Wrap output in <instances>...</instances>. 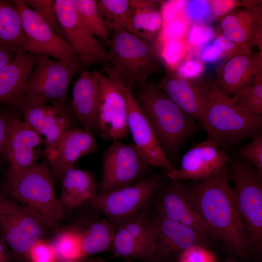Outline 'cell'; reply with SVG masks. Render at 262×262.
Masks as SVG:
<instances>
[{"label": "cell", "instance_id": "34", "mask_svg": "<svg viewBox=\"0 0 262 262\" xmlns=\"http://www.w3.org/2000/svg\"><path fill=\"white\" fill-rule=\"evenodd\" d=\"M97 4L105 24L114 23L124 28L130 12V0H100Z\"/></svg>", "mask_w": 262, "mask_h": 262}, {"label": "cell", "instance_id": "3", "mask_svg": "<svg viewBox=\"0 0 262 262\" xmlns=\"http://www.w3.org/2000/svg\"><path fill=\"white\" fill-rule=\"evenodd\" d=\"M4 191L1 195L19 203L48 227L57 230L64 212L56 196L54 177L47 161L22 170L8 164Z\"/></svg>", "mask_w": 262, "mask_h": 262}, {"label": "cell", "instance_id": "10", "mask_svg": "<svg viewBox=\"0 0 262 262\" xmlns=\"http://www.w3.org/2000/svg\"><path fill=\"white\" fill-rule=\"evenodd\" d=\"M11 0L20 15L26 51L47 57L52 56L57 60L80 67L79 57L67 41L56 34L24 0Z\"/></svg>", "mask_w": 262, "mask_h": 262}, {"label": "cell", "instance_id": "32", "mask_svg": "<svg viewBox=\"0 0 262 262\" xmlns=\"http://www.w3.org/2000/svg\"><path fill=\"white\" fill-rule=\"evenodd\" d=\"M77 14L85 27L95 36L104 41L109 36V32L102 18L98 8L97 0H71Z\"/></svg>", "mask_w": 262, "mask_h": 262}, {"label": "cell", "instance_id": "51", "mask_svg": "<svg viewBox=\"0 0 262 262\" xmlns=\"http://www.w3.org/2000/svg\"><path fill=\"white\" fill-rule=\"evenodd\" d=\"M225 262H238V261L232 257H229L226 259Z\"/></svg>", "mask_w": 262, "mask_h": 262}, {"label": "cell", "instance_id": "42", "mask_svg": "<svg viewBox=\"0 0 262 262\" xmlns=\"http://www.w3.org/2000/svg\"><path fill=\"white\" fill-rule=\"evenodd\" d=\"M32 262H58L51 243L42 239L38 240L30 249L28 255Z\"/></svg>", "mask_w": 262, "mask_h": 262}, {"label": "cell", "instance_id": "16", "mask_svg": "<svg viewBox=\"0 0 262 262\" xmlns=\"http://www.w3.org/2000/svg\"><path fill=\"white\" fill-rule=\"evenodd\" d=\"M98 149L92 132L70 128L52 145L45 148L44 155L54 178L61 181L66 172L74 167L79 159Z\"/></svg>", "mask_w": 262, "mask_h": 262}, {"label": "cell", "instance_id": "28", "mask_svg": "<svg viewBox=\"0 0 262 262\" xmlns=\"http://www.w3.org/2000/svg\"><path fill=\"white\" fill-rule=\"evenodd\" d=\"M59 201L64 213L78 208L98 193L94 174L90 171L72 168L62 179Z\"/></svg>", "mask_w": 262, "mask_h": 262}, {"label": "cell", "instance_id": "44", "mask_svg": "<svg viewBox=\"0 0 262 262\" xmlns=\"http://www.w3.org/2000/svg\"><path fill=\"white\" fill-rule=\"evenodd\" d=\"M205 64L199 59H192L190 56L182 60L174 70L181 78L195 80L199 78L204 71Z\"/></svg>", "mask_w": 262, "mask_h": 262}, {"label": "cell", "instance_id": "4", "mask_svg": "<svg viewBox=\"0 0 262 262\" xmlns=\"http://www.w3.org/2000/svg\"><path fill=\"white\" fill-rule=\"evenodd\" d=\"M112 33L104 41L108 47L104 67L109 76L116 78L131 90L136 84L148 82L153 74L163 71L160 60L150 43L114 23L106 24Z\"/></svg>", "mask_w": 262, "mask_h": 262}, {"label": "cell", "instance_id": "17", "mask_svg": "<svg viewBox=\"0 0 262 262\" xmlns=\"http://www.w3.org/2000/svg\"><path fill=\"white\" fill-rule=\"evenodd\" d=\"M229 159L211 140L193 146L183 156L179 169L169 178L179 181L211 179L227 165Z\"/></svg>", "mask_w": 262, "mask_h": 262}, {"label": "cell", "instance_id": "40", "mask_svg": "<svg viewBox=\"0 0 262 262\" xmlns=\"http://www.w3.org/2000/svg\"><path fill=\"white\" fill-rule=\"evenodd\" d=\"M190 26V23L181 12L174 19L164 25L161 33L162 43L185 39Z\"/></svg>", "mask_w": 262, "mask_h": 262}, {"label": "cell", "instance_id": "25", "mask_svg": "<svg viewBox=\"0 0 262 262\" xmlns=\"http://www.w3.org/2000/svg\"><path fill=\"white\" fill-rule=\"evenodd\" d=\"M22 114L24 121L43 138L45 148L52 145L70 128V118L66 104L27 105Z\"/></svg>", "mask_w": 262, "mask_h": 262}, {"label": "cell", "instance_id": "5", "mask_svg": "<svg viewBox=\"0 0 262 262\" xmlns=\"http://www.w3.org/2000/svg\"><path fill=\"white\" fill-rule=\"evenodd\" d=\"M135 99L168 159L198 130L196 121L152 82L140 85Z\"/></svg>", "mask_w": 262, "mask_h": 262}, {"label": "cell", "instance_id": "29", "mask_svg": "<svg viewBox=\"0 0 262 262\" xmlns=\"http://www.w3.org/2000/svg\"><path fill=\"white\" fill-rule=\"evenodd\" d=\"M24 43V33L16 5L11 0H0V44L26 51Z\"/></svg>", "mask_w": 262, "mask_h": 262}, {"label": "cell", "instance_id": "1", "mask_svg": "<svg viewBox=\"0 0 262 262\" xmlns=\"http://www.w3.org/2000/svg\"><path fill=\"white\" fill-rule=\"evenodd\" d=\"M186 186L190 205L214 239L221 241L231 254L248 261L257 251L235 202L227 165L213 177Z\"/></svg>", "mask_w": 262, "mask_h": 262}, {"label": "cell", "instance_id": "50", "mask_svg": "<svg viewBox=\"0 0 262 262\" xmlns=\"http://www.w3.org/2000/svg\"><path fill=\"white\" fill-rule=\"evenodd\" d=\"M59 262H102L101 260H97L94 259H91L85 261H62Z\"/></svg>", "mask_w": 262, "mask_h": 262}, {"label": "cell", "instance_id": "33", "mask_svg": "<svg viewBox=\"0 0 262 262\" xmlns=\"http://www.w3.org/2000/svg\"><path fill=\"white\" fill-rule=\"evenodd\" d=\"M58 262L81 261L85 257L82 244L81 232L73 229L59 232L51 243Z\"/></svg>", "mask_w": 262, "mask_h": 262}, {"label": "cell", "instance_id": "26", "mask_svg": "<svg viewBox=\"0 0 262 262\" xmlns=\"http://www.w3.org/2000/svg\"><path fill=\"white\" fill-rule=\"evenodd\" d=\"M158 87L181 110L202 127L201 99L195 80L181 78L174 70L169 69Z\"/></svg>", "mask_w": 262, "mask_h": 262}, {"label": "cell", "instance_id": "2", "mask_svg": "<svg viewBox=\"0 0 262 262\" xmlns=\"http://www.w3.org/2000/svg\"><path fill=\"white\" fill-rule=\"evenodd\" d=\"M195 81L201 97L202 127L207 131L210 140L217 145L230 146L260 135L262 115L248 113L237 107L212 77H201Z\"/></svg>", "mask_w": 262, "mask_h": 262}, {"label": "cell", "instance_id": "27", "mask_svg": "<svg viewBox=\"0 0 262 262\" xmlns=\"http://www.w3.org/2000/svg\"><path fill=\"white\" fill-rule=\"evenodd\" d=\"M130 12L124 29L150 43L164 26L159 1L130 0Z\"/></svg>", "mask_w": 262, "mask_h": 262}, {"label": "cell", "instance_id": "37", "mask_svg": "<svg viewBox=\"0 0 262 262\" xmlns=\"http://www.w3.org/2000/svg\"><path fill=\"white\" fill-rule=\"evenodd\" d=\"M24 0L28 6L36 13L56 34L66 41L56 13L55 0Z\"/></svg>", "mask_w": 262, "mask_h": 262}, {"label": "cell", "instance_id": "13", "mask_svg": "<svg viewBox=\"0 0 262 262\" xmlns=\"http://www.w3.org/2000/svg\"><path fill=\"white\" fill-rule=\"evenodd\" d=\"M149 207L121 225L111 246L115 257L129 260L155 261L156 229Z\"/></svg>", "mask_w": 262, "mask_h": 262}, {"label": "cell", "instance_id": "48", "mask_svg": "<svg viewBox=\"0 0 262 262\" xmlns=\"http://www.w3.org/2000/svg\"><path fill=\"white\" fill-rule=\"evenodd\" d=\"M21 52L0 44V70Z\"/></svg>", "mask_w": 262, "mask_h": 262}, {"label": "cell", "instance_id": "8", "mask_svg": "<svg viewBox=\"0 0 262 262\" xmlns=\"http://www.w3.org/2000/svg\"><path fill=\"white\" fill-rule=\"evenodd\" d=\"M233 194L246 229L257 251L262 247V176L244 158L230 166Z\"/></svg>", "mask_w": 262, "mask_h": 262}, {"label": "cell", "instance_id": "46", "mask_svg": "<svg viewBox=\"0 0 262 262\" xmlns=\"http://www.w3.org/2000/svg\"><path fill=\"white\" fill-rule=\"evenodd\" d=\"M185 0L170 1L162 5L161 13L164 20V25L174 19L182 11Z\"/></svg>", "mask_w": 262, "mask_h": 262}, {"label": "cell", "instance_id": "14", "mask_svg": "<svg viewBox=\"0 0 262 262\" xmlns=\"http://www.w3.org/2000/svg\"><path fill=\"white\" fill-rule=\"evenodd\" d=\"M116 80L126 100L129 130L132 135L133 145L148 165L163 169L169 177L175 173L177 169L165 155L152 128L140 109L131 90Z\"/></svg>", "mask_w": 262, "mask_h": 262}, {"label": "cell", "instance_id": "19", "mask_svg": "<svg viewBox=\"0 0 262 262\" xmlns=\"http://www.w3.org/2000/svg\"><path fill=\"white\" fill-rule=\"evenodd\" d=\"M38 55L21 52L0 70V105L22 113L26 88Z\"/></svg>", "mask_w": 262, "mask_h": 262}, {"label": "cell", "instance_id": "30", "mask_svg": "<svg viewBox=\"0 0 262 262\" xmlns=\"http://www.w3.org/2000/svg\"><path fill=\"white\" fill-rule=\"evenodd\" d=\"M115 231L113 224L104 217L81 232L85 256L100 253L111 247Z\"/></svg>", "mask_w": 262, "mask_h": 262}, {"label": "cell", "instance_id": "45", "mask_svg": "<svg viewBox=\"0 0 262 262\" xmlns=\"http://www.w3.org/2000/svg\"><path fill=\"white\" fill-rule=\"evenodd\" d=\"M179 262H215V259L207 247L194 246L181 252Z\"/></svg>", "mask_w": 262, "mask_h": 262}, {"label": "cell", "instance_id": "41", "mask_svg": "<svg viewBox=\"0 0 262 262\" xmlns=\"http://www.w3.org/2000/svg\"><path fill=\"white\" fill-rule=\"evenodd\" d=\"M213 19L220 20L233 11L241 7L262 4L261 0H210Z\"/></svg>", "mask_w": 262, "mask_h": 262}, {"label": "cell", "instance_id": "47", "mask_svg": "<svg viewBox=\"0 0 262 262\" xmlns=\"http://www.w3.org/2000/svg\"><path fill=\"white\" fill-rule=\"evenodd\" d=\"M1 105H0V107ZM14 114L0 107V155L4 147L11 119Z\"/></svg>", "mask_w": 262, "mask_h": 262}, {"label": "cell", "instance_id": "39", "mask_svg": "<svg viewBox=\"0 0 262 262\" xmlns=\"http://www.w3.org/2000/svg\"><path fill=\"white\" fill-rule=\"evenodd\" d=\"M163 45L162 57L170 70H174L182 60L190 56L185 39L167 41Z\"/></svg>", "mask_w": 262, "mask_h": 262}, {"label": "cell", "instance_id": "35", "mask_svg": "<svg viewBox=\"0 0 262 262\" xmlns=\"http://www.w3.org/2000/svg\"><path fill=\"white\" fill-rule=\"evenodd\" d=\"M230 98L232 102L242 110L262 115V81L241 89Z\"/></svg>", "mask_w": 262, "mask_h": 262}, {"label": "cell", "instance_id": "7", "mask_svg": "<svg viewBox=\"0 0 262 262\" xmlns=\"http://www.w3.org/2000/svg\"><path fill=\"white\" fill-rule=\"evenodd\" d=\"M79 71L80 68L77 65L39 54L26 88L24 106L66 104L68 87Z\"/></svg>", "mask_w": 262, "mask_h": 262}, {"label": "cell", "instance_id": "38", "mask_svg": "<svg viewBox=\"0 0 262 262\" xmlns=\"http://www.w3.org/2000/svg\"><path fill=\"white\" fill-rule=\"evenodd\" d=\"M181 13L190 25L209 23L213 19L210 0H185Z\"/></svg>", "mask_w": 262, "mask_h": 262}, {"label": "cell", "instance_id": "6", "mask_svg": "<svg viewBox=\"0 0 262 262\" xmlns=\"http://www.w3.org/2000/svg\"><path fill=\"white\" fill-rule=\"evenodd\" d=\"M162 180V176L157 174L108 193L97 194L86 203L101 213L116 229L149 207Z\"/></svg>", "mask_w": 262, "mask_h": 262}, {"label": "cell", "instance_id": "36", "mask_svg": "<svg viewBox=\"0 0 262 262\" xmlns=\"http://www.w3.org/2000/svg\"><path fill=\"white\" fill-rule=\"evenodd\" d=\"M216 35L215 29L211 22L190 25L185 38L190 55L196 53Z\"/></svg>", "mask_w": 262, "mask_h": 262}, {"label": "cell", "instance_id": "21", "mask_svg": "<svg viewBox=\"0 0 262 262\" xmlns=\"http://www.w3.org/2000/svg\"><path fill=\"white\" fill-rule=\"evenodd\" d=\"M152 219L156 229L154 261L194 246H209L210 237L189 226L157 215Z\"/></svg>", "mask_w": 262, "mask_h": 262}, {"label": "cell", "instance_id": "22", "mask_svg": "<svg viewBox=\"0 0 262 262\" xmlns=\"http://www.w3.org/2000/svg\"><path fill=\"white\" fill-rule=\"evenodd\" d=\"M219 33L229 40L262 52V4L239 8L220 20Z\"/></svg>", "mask_w": 262, "mask_h": 262}, {"label": "cell", "instance_id": "31", "mask_svg": "<svg viewBox=\"0 0 262 262\" xmlns=\"http://www.w3.org/2000/svg\"><path fill=\"white\" fill-rule=\"evenodd\" d=\"M252 53L250 48L234 43L218 34L209 43L196 52L198 59L204 64L223 62L236 56Z\"/></svg>", "mask_w": 262, "mask_h": 262}, {"label": "cell", "instance_id": "20", "mask_svg": "<svg viewBox=\"0 0 262 262\" xmlns=\"http://www.w3.org/2000/svg\"><path fill=\"white\" fill-rule=\"evenodd\" d=\"M216 74L219 88L232 97L241 89L262 81V52L232 57L216 68Z\"/></svg>", "mask_w": 262, "mask_h": 262}, {"label": "cell", "instance_id": "43", "mask_svg": "<svg viewBox=\"0 0 262 262\" xmlns=\"http://www.w3.org/2000/svg\"><path fill=\"white\" fill-rule=\"evenodd\" d=\"M253 138L250 143L241 147L240 154L242 158L251 161L262 176V136L258 135Z\"/></svg>", "mask_w": 262, "mask_h": 262}, {"label": "cell", "instance_id": "15", "mask_svg": "<svg viewBox=\"0 0 262 262\" xmlns=\"http://www.w3.org/2000/svg\"><path fill=\"white\" fill-rule=\"evenodd\" d=\"M100 91L98 133L113 141L126 139L129 133L128 109L119 83L98 71Z\"/></svg>", "mask_w": 262, "mask_h": 262}, {"label": "cell", "instance_id": "24", "mask_svg": "<svg viewBox=\"0 0 262 262\" xmlns=\"http://www.w3.org/2000/svg\"><path fill=\"white\" fill-rule=\"evenodd\" d=\"M72 91V108L85 130L98 133L100 91L98 71H81Z\"/></svg>", "mask_w": 262, "mask_h": 262}, {"label": "cell", "instance_id": "49", "mask_svg": "<svg viewBox=\"0 0 262 262\" xmlns=\"http://www.w3.org/2000/svg\"><path fill=\"white\" fill-rule=\"evenodd\" d=\"M14 256L4 240L0 236V262H13Z\"/></svg>", "mask_w": 262, "mask_h": 262}, {"label": "cell", "instance_id": "18", "mask_svg": "<svg viewBox=\"0 0 262 262\" xmlns=\"http://www.w3.org/2000/svg\"><path fill=\"white\" fill-rule=\"evenodd\" d=\"M43 138L24 121L13 116L1 155L8 164L25 169L37 164L42 155Z\"/></svg>", "mask_w": 262, "mask_h": 262}, {"label": "cell", "instance_id": "9", "mask_svg": "<svg viewBox=\"0 0 262 262\" xmlns=\"http://www.w3.org/2000/svg\"><path fill=\"white\" fill-rule=\"evenodd\" d=\"M48 227L40 219L14 199L0 194V236L14 255L24 256Z\"/></svg>", "mask_w": 262, "mask_h": 262}, {"label": "cell", "instance_id": "52", "mask_svg": "<svg viewBox=\"0 0 262 262\" xmlns=\"http://www.w3.org/2000/svg\"><path fill=\"white\" fill-rule=\"evenodd\" d=\"M125 262H133L131 260H127Z\"/></svg>", "mask_w": 262, "mask_h": 262}, {"label": "cell", "instance_id": "23", "mask_svg": "<svg viewBox=\"0 0 262 262\" xmlns=\"http://www.w3.org/2000/svg\"><path fill=\"white\" fill-rule=\"evenodd\" d=\"M172 180L157 200V215L189 226L214 239L210 230L190 205L186 186L180 181Z\"/></svg>", "mask_w": 262, "mask_h": 262}, {"label": "cell", "instance_id": "12", "mask_svg": "<svg viewBox=\"0 0 262 262\" xmlns=\"http://www.w3.org/2000/svg\"><path fill=\"white\" fill-rule=\"evenodd\" d=\"M148 165L133 144L114 141L103 155L99 194L108 193L141 180Z\"/></svg>", "mask_w": 262, "mask_h": 262}, {"label": "cell", "instance_id": "11", "mask_svg": "<svg viewBox=\"0 0 262 262\" xmlns=\"http://www.w3.org/2000/svg\"><path fill=\"white\" fill-rule=\"evenodd\" d=\"M55 9L65 38L80 60L81 71L91 65L106 66L107 51L85 27L71 0H55Z\"/></svg>", "mask_w": 262, "mask_h": 262}]
</instances>
